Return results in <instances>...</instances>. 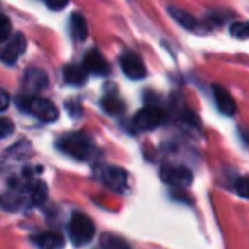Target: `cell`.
I'll return each instance as SVG.
<instances>
[{
    "label": "cell",
    "mask_w": 249,
    "mask_h": 249,
    "mask_svg": "<svg viewBox=\"0 0 249 249\" xmlns=\"http://www.w3.org/2000/svg\"><path fill=\"white\" fill-rule=\"evenodd\" d=\"M56 147L63 154H67V156L73 157L77 160H90L97 154V147L94 139L89 133L84 132L67 133V135H63L56 142Z\"/></svg>",
    "instance_id": "1"
},
{
    "label": "cell",
    "mask_w": 249,
    "mask_h": 249,
    "mask_svg": "<svg viewBox=\"0 0 249 249\" xmlns=\"http://www.w3.org/2000/svg\"><path fill=\"white\" fill-rule=\"evenodd\" d=\"M18 103L22 111L33 114V116L38 118V120L46 121V123L55 121L56 118H58V107H56L50 99H45V97L26 96V97H21Z\"/></svg>",
    "instance_id": "2"
},
{
    "label": "cell",
    "mask_w": 249,
    "mask_h": 249,
    "mask_svg": "<svg viewBox=\"0 0 249 249\" xmlns=\"http://www.w3.org/2000/svg\"><path fill=\"white\" fill-rule=\"evenodd\" d=\"M94 234H96V227L94 222L87 217L86 213L75 212L69 222V235L75 246H84L87 242L92 241Z\"/></svg>",
    "instance_id": "3"
},
{
    "label": "cell",
    "mask_w": 249,
    "mask_h": 249,
    "mask_svg": "<svg viewBox=\"0 0 249 249\" xmlns=\"http://www.w3.org/2000/svg\"><path fill=\"white\" fill-rule=\"evenodd\" d=\"M99 181L114 193L128 191V173L118 166H103L99 169Z\"/></svg>",
    "instance_id": "4"
},
{
    "label": "cell",
    "mask_w": 249,
    "mask_h": 249,
    "mask_svg": "<svg viewBox=\"0 0 249 249\" xmlns=\"http://www.w3.org/2000/svg\"><path fill=\"white\" fill-rule=\"evenodd\" d=\"M160 179L174 188H188L193 183V173L181 164H164L160 167Z\"/></svg>",
    "instance_id": "5"
},
{
    "label": "cell",
    "mask_w": 249,
    "mask_h": 249,
    "mask_svg": "<svg viewBox=\"0 0 249 249\" xmlns=\"http://www.w3.org/2000/svg\"><path fill=\"white\" fill-rule=\"evenodd\" d=\"M164 120V113L160 107L157 106H145L133 116V128L137 132H150V130L157 128Z\"/></svg>",
    "instance_id": "6"
},
{
    "label": "cell",
    "mask_w": 249,
    "mask_h": 249,
    "mask_svg": "<svg viewBox=\"0 0 249 249\" xmlns=\"http://www.w3.org/2000/svg\"><path fill=\"white\" fill-rule=\"evenodd\" d=\"M120 65L123 73L132 80H142L147 75L143 60L133 52H123L120 56Z\"/></svg>",
    "instance_id": "7"
},
{
    "label": "cell",
    "mask_w": 249,
    "mask_h": 249,
    "mask_svg": "<svg viewBox=\"0 0 249 249\" xmlns=\"http://www.w3.org/2000/svg\"><path fill=\"white\" fill-rule=\"evenodd\" d=\"M82 69L86 70V73H92V75H101V77L109 75V72H111L109 62H107L103 56V53L96 48L89 50V52L86 53Z\"/></svg>",
    "instance_id": "8"
},
{
    "label": "cell",
    "mask_w": 249,
    "mask_h": 249,
    "mask_svg": "<svg viewBox=\"0 0 249 249\" xmlns=\"http://www.w3.org/2000/svg\"><path fill=\"white\" fill-rule=\"evenodd\" d=\"M167 11H169V14L173 16L174 21H176L178 24L183 26L184 29H188V31H193V33L208 31L205 21H200V19H196L195 16H191L190 12L183 11V9L176 7V5H169V7H167Z\"/></svg>",
    "instance_id": "9"
},
{
    "label": "cell",
    "mask_w": 249,
    "mask_h": 249,
    "mask_svg": "<svg viewBox=\"0 0 249 249\" xmlns=\"http://www.w3.org/2000/svg\"><path fill=\"white\" fill-rule=\"evenodd\" d=\"M24 50H26V38L21 33H16L12 38L7 39L4 50L0 52V58L7 63H14L24 53Z\"/></svg>",
    "instance_id": "10"
},
{
    "label": "cell",
    "mask_w": 249,
    "mask_h": 249,
    "mask_svg": "<svg viewBox=\"0 0 249 249\" xmlns=\"http://www.w3.org/2000/svg\"><path fill=\"white\" fill-rule=\"evenodd\" d=\"M212 90H213V97H215V103H217L218 109H220L224 114H227V116L235 114L237 106H235V101L232 99V96L229 94V90L224 89L222 86H218V84L212 86Z\"/></svg>",
    "instance_id": "11"
},
{
    "label": "cell",
    "mask_w": 249,
    "mask_h": 249,
    "mask_svg": "<svg viewBox=\"0 0 249 249\" xmlns=\"http://www.w3.org/2000/svg\"><path fill=\"white\" fill-rule=\"evenodd\" d=\"M69 24H70L69 26L70 36H72L73 41H77V43L86 41L87 35H89V29H87V22H86V19H84V16L79 14V12H73V14L70 16Z\"/></svg>",
    "instance_id": "12"
},
{
    "label": "cell",
    "mask_w": 249,
    "mask_h": 249,
    "mask_svg": "<svg viewBox=\"0 0 249 249\" xmlns=\"http://www.w3.org/2000/svg\"><path fill=\"white\" fill-rule=\"evenodd\" d=\"M33 242L38 246L39 249H63V237L56 232H43L33 237Z\"/></svg>",
    "instance_id": "13"
},
{
    "label": "cell",
    "mask_w": 249,
    "mask_h": 249,
    "mask_svg": "<svg viewBox=\"0 0 249 249\" xmlns=\"http://www.w3.org/2000/svg\"><path fill=\"white\" fill-rule=\"evenodd\" d=\"M24 86L28 87L29 90H33V92H38V90L45 89V87L48 86V77H46V73L43 72V70L31 69V70H28L24 75Z\"/></svg>",
    "instance_id": "14"
},
{
    "label": "cell",
    "mask_w": 249,
    "mask_h": 249,
    "mask_svg": "<svg viewBox=\"0 0 249 249\" xmlns=\"http://www.w3.org/2000/svg\"><path fill=\"white\" fill-rule=\"evenodd\" d=\"M63 79L70 86H84L87 73L80 65H72L70 63V65H65V69H63Z\"/></svg>",
    "instance_id": "15"
},
{
    "label": "cell",
    "mask_w": 249,
    "mask_h": 249,
    "mask_svg": "<svg viewBox=\"0 0 249 249\" xmlns=\"http://www.w3.org/2000/svg\"><path fill=\"white\" fill-rule=\"evenodd\" d=\"M101 104H103V109L109 114H120L124 111V103L116 94H107V96H104Z\"/></svg>",
    "instance_id": "16"
},
{
    "label": "cell",
    "mask_w": 249,
    "mask_h": 249,
    "mask_svg": "<svg viewBox=\"0 0 249 249\" xmlns=\"http://www.w3.org/2000/svg\"><path fill=\"white\" fill-rule=\"evenodd\" d=\"M48 196V190H46V184L41 181H36L29 186V201L31 205H41L43 201Z\"/></svg>",
    "instance_id": "17"
},
{
    "label": "cell",
    "mask_w": 249,
    "mask_h": 249,
    "mask_svg": "<svg viewBox=\"0 0 249 249\" xmlns=\"http://www.w3.org/2000/svg\"><path fill=\"white\" fill-rule=\"evenodd\" d=\"M231 35L237 39L249 38V22H234L231 26Z\"/></svg>",
    "instance_id": "18"
},
{
    "label": "cell",
    "mask_w": 249,
    "mask_h": 249,
    "mask_svg": "<svg viewBox=\"0 0 249 249\" xmlns=\"http://www.w3.org/2000/svg\"><path fill=\"white\" fill-rule=\"evenodd\" d=\"M234 190L239 196L242 198H248L249 200V176H241L235 179V184H234Z\"/></svg>",
    "instance_id": "19"
},
{
    "label": "cell",
    "mask_w": 249,
    "mask_h": 249,
    "mask_svg": "<svg viewBox=\"0 0 249 249\" xmlns=\"http://www.w3.org/2000/svg\"><path fill=\"white\" fill-rule=\"evenodd\" d=\"M11 33H12V26L9 18L4 14H0V43L7 41L11 38Z\"/></svg>",
    "instance_id": "20"
},
{
    "label": "cell",
    "mask_w": 249,
    "mask_h": 249,
    "mask_svg": "<svg viewBox=\"0 0 249 249\" xmlns=\"http://www.w3.org/2000/svg\"><path fill=\"white\" fill-rule=\"evenodd\" d=\"M12 132H14V123L7 118H0V139L12 135Z\"/></svg>",
    "instance_id": "21"
},
{
    "label": "cell",
    "mask_w": 249,
    "mask_h": 249,
    "mask_svg": "<svg viewBox=\"0 0 249 249\" xmlns=\"http://www.w3.org/2000/svg\"><path fill=\"white\" fill-rule=\"evenodd\" d=\"M70 0H45V4L48 5L52 11H62L69 5Z\"/></svg>",
    "instance_id": "22"
},
{
    "label": "cell",
    "mask_w": 249,
    "mask_h": 249,
    "mask_svg": "<svg viewBox=\"0 0 249 249\" xmlns=\"http://www.w3.org/2000/svg\"><path fill=\"white\" fill-rule=\"evenodd\" d=\"M9 103H11V99H9V94L5 92L4 89H0V111H5V109H7Z\"/></svg>",
    "instance_id": "23"
}]
</instances>
